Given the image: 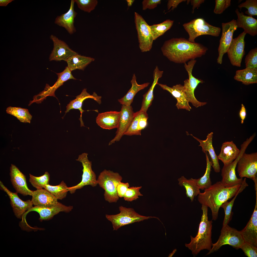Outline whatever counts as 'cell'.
I'll list each match as a JSON object with an SVG mask.
<instances>
[{
  "mask_svg": "<svg viewBox=\"0 0 257 257\" xmlns=\"http://www.w3.org/2000/svg\"><path fill=\"white\" fill-rule=\"evenodd\" d=\"M162 53L170 61L186 63L205 55L208 48L202 44L184 38H173L165 41L161 48Z\"/></svg>",
  "mask_w": 257,
  "mask_h": 257,
  "instance_id": "obj_1",
  "label": "cell"
},
{
  "mask_svg": "<svg viewBox=\"0 0 257 257\" xmlns=\"http://www.w3.org/2000/svg\"><path fill=\"white\" fill-rule=\"evenodd\" d=\"M241 184L227 188L225 187L221 181L217 182L204 190L203 192L200 193L198 195V200L202 205L210 209L212 220H216L222 204L235 195Z\"/></svg>",
  "mask_w": 257,
  "mask_h": 257,
  "instance_id": "obj_2",
  "label": "cell"
},
{
  "mask_svg": "<svg viewBox=\"0 0 257 257\" xmlns=\"http://www.w3.org/2000/svg\"><path fill=\"white\" fill-rule=\"evenodd\" d=\"M208 208L202 205V214L197 234L195 237L190 236V242L185 244V247L191 251L193 255H197L204 250L209 251L212 248L213 222L208 220Z\"/></svg>",
  "mask_w": 257,
  "mask_h": 257,
  "instance_id": "obj_3",
  "label": "cell"
},
{
  "mask_svg": "<svg viewBox=\"0 0 257 257\" xmlns=\"http://www.w3.org/2000/svg\"><path fill=\"white\" fill-rule=\"evenodd\" d=\"M122 179L119 173L109 170L104 169L100 173L97 181L98 184L104 190V197L106 201L109 203L117 202L119 197L117 187Z\"/></svg>",
  "mask_w": 257,
  "mask_h": 257,
  "instance_id": "obj_4",
  "label": "cell"
},
{
  "mask_svg": "<svg viewBox=\"0 0 257 257\" xmlns=\"http://www.w3.org/2000/svg\"><path fill=\"white\" fill-rule=\"evenodd\" d=\"M120 213L115 215L106 214V219L112 223L113 230L117 231L121 227L132 223L152 218L158 219L155 217L141 215L131 208L122 206H119Z\"/></svg>",
  "mask_w": 257,
  "mask_h": 257,
  "instance_id": "obj_5",
  "label": "cell"
},
{
  "mask_svg": "<svg viewBox=\"0 0 257 257\" xmlns=\"http://www.w3.org/2000/svg\"><path fill=\"white\" fill-rule=\"evenodd\" d=\"M183 26L188 34V40L193 42H195L196 38L202 35H208L218 37L221 31L220 28L210 24L204 19L201 18L193 19L184 23Z\"/></svg>",
  "mask_w": 257,
  "mask_h": 257,
  "instance_id": "obj_6",
  "label": "cell"
},
{
  "mask_svg": "<svg viewBox=\"0 0 257 257\" xmlns=\"http://www.w3.org/2000/svg\"><path fill=\"white\" fill-rule=\"evenodd\" d=\"M254 138L252 136L247 138L241 145L240 152L237 158L231 163L224 165L221 170V175L222 178L221 182L225 187H232L241 184L242 183L243 179L242 178H238L237 177L236 168L239 160L245 152L248 146Z\"/></svg>",
  "mask_w": 257,
  "mask_h": 257,
  "instance_id": "obj_7",
  "label": "cell"
},
{
  "mask_svg": "<svg viewBox=\"0 0 257 257\" xmlns=\"http://www.w3.org/2000/svg\"><path fill=\"white\" fill-rule=\"evenodd\" d=\"M244 242L240 231L227 225L222 227L218 240L215 243H212L211 250L206 255L217 251L222 246L226 245L238 249Z\"/></svg>",
  "mask_w": 257,
  "mask_h": 257,
  "instance_id": "obj_8",
  "label": "cell"
},
{
  "mask_svg": "<svg viewBox=\"0 0 257 257\" xmlns=\"http://www.w3.org/2000/svg\"><path fill=\"white\" fill-rule=\"evenodd\" d=\"M237 171L240 178L251 179L257 184V153H244L237 163Z\"/></svg>",
  "mask_w": 257,
  "mask_h": 257,
  "instance_id": "obj_9",
  "label": "cell"
},
{
  "mask_svg": "<svg viewBox=\"0 0 257 257\" xmlns=\"http://www.w3.org/2000/svg\"><path fill=\"white\" fill-rule=\"evenodd\" d=\"M134 15L139 49L143 52L149 51L152 48L154 40L149 25L138 13L134 12Z\"/></svg>",
  "mask_w": 257,
  "mask_h": 257,
  "instance_id": "obj_10",
  "label": "cell"
},
{
  "mask_svg": "<svg viewBox=\"0 0 257 257\" xmlns=\"http://www.w3.org/2000/svg\"><path fill=\"white\" fill-rule=\"evenodd\" d=\"M88 154L84 153L79 155L76 160L81 163L83 169L82 179L81 182L77 185L68 187L69 191L71 194L76 190L83 188L84 186L90 185L94 187L98 184L96 175L92 168V162L88 159Z\"/></svg>",
  "mask_w": 257,
  "mask_h": 257,
  "instance_id": "obj_11",
  "label": "cell"
},
{
  "mask_svg": "<svg viewBox=\"0 0 257 257\" xmlns=\"http://www.w3.org/2000/svg\"><path fill=\"white\" fill-rule=\"evenodd\" d=\"M222 33L219 41L217 59V63L220 64L222 63L223 55L227 52L232 43L234 32L237 28L236 20L234 19L227 23H222Z\"/></svg>",
  "mask_w": 257,
  "mask_h": 257,
  "instance_id": "obj_12",
  "label": "cell"
},
{
  "mask_svg": "<svg viewBox=\"0 0 257 257\" xmlns=\"http://www.w3.org/2000/svg\"><path fill=\"white\" fill-rule=\"evenodd\" d=\"M71 71L68 67H66L63 72L56 73L58 79L54 84L51 87L46 84L43 91L34 96L33 100L32 101V103L35 102L38 104L41 103L48 96L56 97L54 94L55 91L60 86L63 85L64 82L69 79H76L73 76Z\"/></svg>",
  "mask_w": 257,
  "mask_h": 257,
  "instance_id": "obj_13",
  "label": "cell"
},
{
  "mask_svg": "<svg viewBox=\"0 0 257 257\" xmlns=\"http://www.w3.org/2000/svg\"><path fill=\"white\" fill-rule=\"evenodd\" d=\"M246 34L243 31L233 39L227 52L230 62L233 66H241L242 59L245 54L244 38Z\"/></svg>",
  "mask_w": 257,
  "mask_h": 257,
  "instance_id": "obj_14",
  "label": "cell"
},
{
  "mask_svg": "<svg viewBox=\"0 0 257 257\" xmlns=\"http://www.w3.org/2000/svg\"><path fill=\"white\" fill-rule=\"evenodd\" d=\"M0 186V189L6 192L9 197L13 212L17 218L21 219L26 211L33 207V204L31 200H29L24 201L21 200L19 197L17 193L10 191L1 181Z\"/></svg>",
  "mask_w": 257,
  "mask_h": 257,
  "instance_id": "obj_15",
  "label": "cell"
},
{
  "mask_svg": "<svg viewBox=\"0 0 257 257\" xmlns=\"http://www.w3.org/2000/svg\"><path fill=\"white\" fill-rule=\"evenodd\" d=\"M121 115L118 127L114 137L109 143L110 145L119 141L130 126L133 118L134 112L132 106L122 105Z\"/></svg>",
  "mask_w": 257,
  "mask_h": 257,
  "instance_id": "obj_16",
  "label": "cell"
},
{
  "mask_svg": "<svg viewBox=\"0 0 257 257\" xmlns=\"http://www.w3.org/2000/svg\"><path fill=\"white\" fill-rule=\"evenodd\" d=\"M50 38L54 44V48L49 57L50 61L63 60L66 61L70 57L78 54L71 49L64 42L54 35H51Z\"/></svg>",
  "mask_w": 257,
  "mask_h": 257,
  "instance_id": "obj_17",
  "label": "cell"
},
{
  "mask_svg": "<svg viewBox=\"0 0 257 257\" xmlns=\"http://www.w3.org/2000/svg\"><path fill=\"white\" fill-rule=\"evenodd\" d=\"M10 175L11 182L16 193L24 196H32L33 191L28 188L25 176L12 164L10 168Z\"/></svg>",
  "mask_w": 257,
  "mask_h": 257,
  "instance_id": "obj_18",
  "label": "cell"
},
{
  "mask_svg": "<svg viewBox=\"0 0 257 257\" xmlns=\"http://www.w3.org/2000/svg\"><path fill=\"white\" fill-rule=\"evenodd\" d=\"M256 193V203L253 213L246 227L240 231L245 242L257 247V192Z\"/></svg>",
  "mask_w": 257,
  "mask_h": 257,
  "instance_id": "obj_19",
  "label": "cell"
},
{
  "mask_svg": "<svg viewBox=\"0 0 257 257\" xmlns=\"http://www.w3.org/2000/svg\"><path fill=\"white\" fill-rule=\"evenodd\" d=\"M157 84L163 89L168 91L176 99L177 102L176 106L178 109H184L188 111L191 109L183 85L180 84H177L171 87L158 83Z\"/></svg>",
  "mask_w": 257,
  "mask_h": 257,
  "instance_id": "obj_20",
  "label": "cell"
},
{
  "mask_svg": "<svg viewBox=\"0 0 257 257\" xmlns=\"http://www.w3.org/2000/svg\"><path fill=\"white\" fill-rule=\"evenodd\" d=\"M73 208L72 206H66L59 202L56 205L50 207L35 206L26 211L24 214L26 215L31 211L36 212L39 214L40 216L39 219L41 221L50 219L60 212H69Z\"/></svg>",
  "mask_w": 257,
  "mask_h": 257,
  "instance_id": "obj_21",
  "label": "cell"
},
{
  "mask_svg": "<svg viewBox=\"0 0 257 257\" xmlns=\"http://www.w3.org/2000/svg\"><path fill=\"white\" fill-rule=\"evenodd\" d=\"M121 115L120 111H110L99 113L96 118L97 125L103 129L117 128Z\"/></svg>",
  "mask_w": 257,
  "mask_h": 257,
  "instance_id": "obj_22",
  "label": "cell"
},
{
  "mask_svg": "<svg viewBox=\"0 0 257 257\" xmlns=\"http://www.w3.org/2000/svg\"><path fill=\"white\" fill-rule=\"evenodd\" d=\"M31 201L35 206L50 207L57 205L58 199L48 191L41 189L33 191Z\"/></svg>",
  "mask_w": 257,
  "mask_h": 257,
  "instance_id": "obj_23",
  "label": "cell"
},
{
  "mask_svg": "<svg viewBox=\"0 0 257 257\" xmlns=\"http://www.w3.org/2000/svg\"><path fill=\"white\" fill-rule=\"evenodd\" d=\"M188 79H185L184 82L183 86L184 89L187 95L188 101L192 103L195 107L197 108L206 105V102H201L198 101L195 98L194 94L195 90L198 85L200 83H203V80L195 78L193 76L192 72L188 71Z\"/></svg>",
  "mask_w": 257,
  "mask_h": 257,
  "instance_id": "obj_24",
  "label": "cell"
},
{
  "mask_svg": "<svg viewBox=\"0 0 257 257\" xmlns=\"http://www.w3.org/2000/svg\"><path fill=\"white\" fill-rule=\"evenodd\" d=\"M74 0L71 1L69 8L66 13L58 16L55 18L54 23L57 25L64 28L70 34L76 31L74 25V20L77 14L74 9Z\"/></svg>",
  "mask_w": 257,
  "mask_h": 257,
  "instance_id": "obj_25",
  "label": "cell"
},
{
  "mask_svg": "<svg viewBox=\"0 0 257 257\" xmlns=\"http://www.w3.org/2000/svg\"><path fill=\"white\" fill-rule=\"evenodd\" d=\"M148 118L147 112L139 110L134 113L131 124L124 135H141L142 130L147 125Z\"/></svg>",
  "mask_w": 257,
  "mask_h": 257,
  "instance_id": "obj_26",
  "label": "cell"
},
{
  "mask_svg": "<svg viewBox=\"0 0 257 257\" xmlns=\"http://www.w3.org/2000/svg\"><path fill=\"white\" fill-rule=\"evenodd\" d=\"M88 98L94 99L99 104L101 103V96L98 95L95 92L91 95L87 92L86 89H84L80 94L77 96L75 99L71 101L66 107L65 114L72 109H78L80 111L81 115L79 120L81 122V127L84 126L82 119V114L84 111L82 109L83 103L85 99Z\"/></svg>",
  "mask_w": 257,
  "mask_h": 257,
  "instance_id": "obj_27",
  "label": "cell"
},
{
  "mask_svg": "<svg viewBox=\"0 0 257 257\" xmlns=\"http://www.w3.org/2000/svg\"><path fill=\"white\" fill-rule=\"evenodd\" d=\"M235 12L237 19L236 20L237 28H242L246 34L254 36L257 34V20L252 17L244 15L238 9Z\"/></svg>",
  "mask_w": 257,
  "mask_h": 257,
  "instance_id": "obj_28",
  "label": "cell"
},
{
  "mask_svg": "<svg viewBox=\"0 0 257 257\" xmlns=\"http://www.w3.org/2000/svg\"><path fill=\"white\" fill-rule=\"evenodd\" d=\"M240 152V150L232 141H226L222 145L218 158L222 161L224 165L227 164L237 158Z\"/></svg>",
  "mask_w": 257,
  "mask_h": 257,
  "instance_id": "obj_29",
  "label": "cell"
},
{
  "mask_svg": "<svg viewBox=\"0 0 257 257\" xmlns=\"http://www.w3.org/2000/svg\"><path fill=\"white\" fill-rule=\"evenodd\" d=\"M213 134L212 132L208 134L206 139L205 140H201L194 137L192 134L190 135L200 143V144L198 146L202 147V151L203 153L208 152L212 162V166L214 171L217 173L220 172V167L218 156L216 154L213 146Z\"/></svg>",
  "mask_w": 257,
  "mask_h": 257,
  "instance_id": "obj_30",
  "label": "cell"
},
{
  "mask_svg": "<svg viewBox=\"0 0 257 257\" xmlns=\"http://www.w3.org/2000/svg\"><path fill=\"white\" fill-rule=\"evenodd\" d=\"M163 72V71L159 69L158 66H156L153 72V82L147 92L143 96V99L140 110L147 112L151 105L154 99V89L157 84L159 79L162 76Z\"/></svg>",
  "mask_w": 257,
  "mask_h": 257,
  "instance_id": "obj_31",
  "label": "cell"
},
{
  "mask_svg": "<svg viewBox=\"0 0 257 257\" xmlns=\"http://www.w3.org/2000/svg\"><path fill=\"white\" fill-rule=\"evenodd\" d=\"M131 83L132 84L131 88L123 97L118 100V101L122 105L130 106L136 94L140 90L147 87L150 84L149 83L147 82L141 84H138L135 74H133Z\"/></svg>",
  "mask_w": 257,
  "mask_h": 257,
  "instance_id": "obj_32",
  "label": "cell"
},
{
  "mask_svg": "<svg viewBox=\"0 0 257 257\" xmlns=\"http://www.w3.org/2000/svg\"><path fill=\"white\" fill-rule=\"evenodd\" d=\"M196 180L192 178L187 179L183 176L178 179V184L185 188L187 197L189 198L191 202H193L194 198L201 193Z\"/></svg>",
  "mask_w": 257,
  "mask_h": 257,
  "instance_id": "obj_33",
  "label": "cell"
},
{
  "mask_svg": "<svg viewBox=\"0 0 257 257\" xmlns=\"http://www.w3.org/2000/svg\"><path fill=\"white\" fill-rule=\"evenodd\" d=\"M234 79L246 85L257 83V69L246 68L237 70Z\"/></svg>",
  "mask_w": 257,
  "mask_h": 257,
  "instance_id": "obj_34",
  "label": "cell"
},
{
  "mask_svg": "<svg viewBox=\"0 0 257 257\" xmlns=\"http://www.w3.org/2000/svg\"><path fill=\"white\" fill-rule=\"evenodd\" d=\"M94 60L93 58L77 54L69 58L66 62L67 67L72 71L77 69L84 70L88 64Z\"/></svg>",
  "mask_w": 257,
  "mask_h": 257,
  "instance_id": "obj_35",
  "label": "cell"
},
{
  "mask_svg": "<svg viewBox=\"0 0 257 257\" xmlns=\"http://www.w3.org/2000/svg\"><path fill=\"white\" fill-rule=\"evenodd\" d=\"M248 186V185L246 182V180L244 179L238 191L233 198L230 202L227 201L225 202L221 206V207L223 209L225 213V216L222 227L227 225L231 220L233 214L232 210L235 199L238 195Z\"/></svg>",
  "mask_w": 257,
  "mask_h": 257,
  "instance_id": "obj_36",
  "label": "cell"
},
{
  "mask_svg": "<svg viewBox=\"0 0 257 257\" xmlns=\"http://www.w3.org/2000/svg\"><path fill=\"white\" fill-rule=\"evenodd\" d=\"M6 111L7 114L16 117L21 122L30 123L32 116L26 109L9 106L7 108Z\"/></svg>",
  "mask_w": 257,
  "mask_h": 257,
  "instance_id": "obj_37",
  "label": "cell"
},
{
  "mask_svg": "<svg viewBox=\"0 0 257 257\" xmlns=\"http://www.w3.org/2000/svg\"><path fill=\"white\" fill-rule=\"evenodd\" d=\"M174 20L168 19L158 24L149 25L151 32L154 40L163 35L172 26Z\"/></svg>",
  "mask_w": 257,
  "mask_h": 257,
  "instance_id": "obj_38",
  "label": "cell"
},
{
  "mask_svg": "<svg viewBox=\"0 0 257 257\" xmlns=\"http://www.w3.org/2000/svg\"><path fill=\"white\" fill-rule=\"evenodd\" d=\"M205 153L206 154L207 163L206 171L202 177L198 179H196V180L199 188L202 190H205L208 188L212 185L210 175L213 163L212 161H210L209 160L207 152Z\"/></svg>",
  "mask_w": 257,
  "mask_h": 257,
  "instance_id": "obj_39",
  "label": "cell"
},
{
  "mask_svg": "<svg viewBox=\"0 0 257 257\" xmlns=\"http://www.w3.org/2000/svg\"><path fill=\"white\" fill-rule=\"evenodd\" d=\"M68 187L63 181L58 185L52 186L49 184L45 185L44 188L54 196L57 199L62 200L65 198L69 191Z\"/></svg>",
  "mask_w": 257,
  "mask_h": 257,
  "instance_id": "obj_40",
  "label": "cell"
},
{
  "mask_svg": "<svg viewBox=\"0 0 257 257\" xmlns=\"http://www.w3.org/2000/svg\"><path fill=\"white\" fill-rule=\"evenodd\" d=\"M29 176L30 182L37 189H42L45 185L49 184L50 175L47 172L40 177H36L30 174Z\"/></svg>",
  "mask_w": 257,
  "mask_h": 257,
  "instance_id": "obj_41",
  "label": "cell"
},
{
  "mask_svg": "<svg viewBox=\"0 0 257 257\" xmlns=\"http://www.w3.org/2000/svg\"><path fill=\"white\" fill-rule=\"evenodd\" d=\"M78 7L81 10L88 13L93 10L97 5L96 0H74Z\"/></svg>",
  "mask_w": 257,
  "mask_h": 257,
  "instance_id": "obj_42",
  "label": "cell"
},
{
  "mask_svg": "<svg viewBox=\"0 0 257 257\" xmlns=\"http://www.w3.org/2000/svg\"><path fill=\"white\" fill-rule=\"evenodd\" d=\"M245 63L246 68L257 69V48L252 49L246 56Z\"/></svg>",
  "mask_w": 257,
  "mask_h": 257,
  "instance_id": "obj_43",
  "label": "cell"
},
{
  "mask_svg": "<svg viewBox=\"0 0 257 257\" xmlns=\"http://www.w3.org/2000/svg\"><path fill=\"white\" fill-rule=\"evenodd\" d=\"M240 9L244 7L247 9L245 13L248 16L252 17L257 15V0H247L238 5Z\"/></svg>",
  "mask_w": 257,
  "mask_h": 257,
  "instance_id": "obj_44",
  "label": "cell"
},
{
  "mask_svg": "<svg viewBox=\"0 0 257 257\" xmlns=\"http://www.w3.org/2000/svg\"><path fill=\"white\" fill-rule=\"evenodd\" d=\"M142 187L141 186L129 187L123 197L124 199L127 201L131 202L138 198L139 196H143L139 191Z\"/></svg>",
  "mask_w": 257,
  "mask_h": 257,
  "instance_id": "obj_45",
  "label": "cell"
},
{
  "mask_svg": "<svg viewBox=\"0 0 257 257\" xmlns=\"http://www.w3.org/2000/svg\"><path fill=\"white\" fill-rule=\"evenodd\" d=\"M240 248L243 252L245 255L248 257H257V247L253 246L249 243L245 242L242 244Z\"/></svg>",
  "mask_w": 257,
  "mask_h": 257,
  "instance_id": "obj_46",
  "label": "cell"
},
{
  "mask_svg": "<svg viewBox=\"0 0 257 257\" xmlns=\"http://www.w3.org/2000/svg\"><path fill=\"white\" fill-rule=\"evenodd\" d=\"M231 0H216L214 12L216 14H220L231 5Z\"/></svg>",
  "mask_w": 257,
  "mask_h": 257,
  "instance_id": "obj_47",
  "label": "cell"
},
{
  "mask_svg": "<svg viewBox=\"0 0 257 257\" xmlns=\"http://www.w3.org/2000/svg\"><path fill=\"white\" fill-rule=\"evenodd\" d=\"M161 2V0H144L142 3V9L145 10L147 9H153Z\"/></svg>",
  "mask_w": 257,
  "mask_h": 257,
  "instance_id": "obj_48",
  "label": "cell"
},
{
  "mask_svg": "<svg viewBox=\"0 0 257 257\" xmlns=\"http://www.w3.org/2000/svg\"><path fill=\"white\" fill-rule=\"evenodd\" d=\"M129 186L128 183H124L121 181L118 183L117 187V191L119 197H124Z\"/></svg>",
  "mask_w": 257,
  "mask_h": 257,
  "instance_id": "obj_49",
  "label": "cell"
},
{
  "mask_svg": "<svg viewBox=\"0 0 257 257\" xmlns=\"http://www.w3.org/2000/svg\"><path fill=\"white\" fill-rule=\"evenodd\" d=\"M185 0H169L168 1L167 7L168 10H169L172 7L171 9L168 12H169L171 10H173L176 8L178 5L181 3L183 1H185Z\"/></svg>",
  "mask_w": 257,
  "mask_h": 257,
  "instance_id": "obj_50",
  "label": "cell"
},
{
  "mask_svg": "<svg viewBox=\"0 0 257 257\" xmlns=\"http://www.w3.org/2000/svg\"><path fill=\"white\" fill-rule=\"evenodd\" d=\"M246 111L244 106L242 104H241V107L239 112V115L241 119V123L243 124L244 120L246 117Z\"/></svg>",
  "mask_w": 257,
  "mask_h": 257,
  "instance_id": "obj_51",
  "label": "cell"
},
{
  "mask_svg": "<svg viewBox=\"0 0 257 257\" xmlns=\"http://www.w3.org/2000/svg\"><path fill=\"white\" fill-rule=\"evenodd\" d=\"M204 0H190L191 5L193 6L192 12L193 13L194 9L196 8L199 7L200 5L203 3Z\"/></svg>",
  "mask_w": 257,
  "mask_h": 257,
  "instance_id": "obj_52",
  "label": "cell"
},
{
  "mask_svg": "<svg viewBox=\"0 0 257 257\" xmlns=\"http://www.w3.org/2000/svg\"><path fill=\"white\" fill-rule=\"evenodd\" d=\"M14 0H0V6H6L8 4Z\"/></svg>",
  "mask_w": 257,
  "mask_h": 257,
  "instance_id": "obj_53",
  "label": "cell"
},
{
  "mask_svg": "<svg viewBox=\"0 0 257 257\" xmlns=\"http://www.w3.org/2000/svg\"><path fill=\"white\" fill-rule=\"evenodd\" d=\"M134 0H127V3L128 5V7L131 6L134 1Z\"/></svg>",
  "mask_w": 257,
  "mask_h": 257,
  "instance_id": "obj_54",
  "label": "cell"
},
{
  "mask_svg": "<svg viewBox=\"0 0 257 257\" xmlns=\"http://www.w3.org/2000/svg\"><path fill=\"white\" fill-rule=\"evenodd\" d=\"M190 0H187V4H188V3H189V1H190Z\"/></svg>",
  "mask_w": 257,
  "mask_h": 257,
  "instance_id": "obj_55",
  "label": "cell"
}]
</instances>
